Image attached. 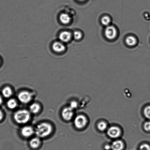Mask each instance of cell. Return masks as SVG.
Masks as SVG:
<instances>
[{
	"instance_id": "obj_1",
	"label": "cell",
	"mask_w": 150,
	"mask_h": 150,
	"mask_svg": "<svg viewBox=\"0 0 150 150\" xmlns=\"http://www.w3.org/2000/svg\"><path fill=\"white\" fill-rule=\"evenodd\" d=\"M52 131V126L49 123H42L38 124L35 132L38 137L44 138L49 136Z\"/></svg>"
},
{
	"instance_id": "obj_2",
	"label": "cell",
	"mask_w": 150,
	"mask_h": 150,
	"mask_svg": "<svg viewBox=\"0 0 150 150\" xmlns=\"http://www.w3.org/2000/svg\"><path fill=\"white\" fill-rule=\"evenodd\" d=\"M30 112L26 110H20L15 113L14 117L16 122L20 124H24L30 120Z\"/></svg>"
},
{
	"instance_id": "obj_3",
	"label": "cell",
	"mask_w": 150,
	"mask_h": 150,
	"mask_svg": "<svg viewBox=\"0 0 150 150\" xmlns=\"http://www.w3.org/2000/svg\"><path fill=\"white\" fill-rule=\"evenodd\" d=\"M87 123V120L84 116L78 115L75 118L74 121L75 126L77 128H83L86 126Z\"/></svg>"
},
{
	"instance_id": "obj_4",
	"label": "cell",
	"mask_w": 150,
	"mask_h": 150,
	"mask_svg": "<svg viewBox=\"0 0 150 150\" xmlns=\"http://www.w3.org/2000/svg\"><path fill=\"white\" fill-rule=\"evenodd\" d=\"M32 95L27 91H23L18 95V98L21 102L23 104H27L32 99Z\"/></svg>"
},
{
	"instance_id": "obj_5",
	"label": "cell",
	"mask_w": 150,
	"mask_h": 150,
	"mask_svg": "<svg viewBox=\"0 0 150 150\" xmlns=\"http://www.w3.org/2000/svg\"><path fill=\"white\" fill-rule=\"evenodd\" d=\"M117 29L114 26H108L105 30V36L109 39H114L117 36Z\"/></svg>"
},
{
	"instance_id": "obj_6",
	"label": "cell",
	"mask_w": 150,
	"mask_h": 150,
	"mask_svg": "<svg viewBox=\"0 0 150 150\" xmlns=\"http://www.w3.org/2000/svg\"><path fill=\"white\" fill-rule=\"evenodd\" d=\"M107 134L110 137L115 139L118 138L121 134V130L119 127L112 126L110 127L107 131Z\"/></svg>"
},
{
	"instance_id": "obj_7",
	"label": "cell",
	"mask_w": 150,
	"mask_h": 150,
	"mask_svg": "<svg viewBox=\"0 0 150 150\" xmlns=\"http://www.w3.org/2000/svg\"><path fill=\"white\" fill-rule=\"evenodd\" d=\"M62 115L63 119L67 121L71 120L73 116V109L70 107L64 108L62 110Z\"/></svg>"
},
{
	"instance_id": "obj_8",
	"label": "cell",
	"mask_w": 150,
	"mask_h": 150,
	"mask_svg": "<svg viewBox=\"0 0 150 150\" xmlns=\"http://www.w3.org/2000/svg\"><path fill=\"white\" fill-rule=\"evenodd\" d=\"M52 49L55 52L61 53L65 50L66 47L61 42H56L53 44Z\"/></svg>"
},
{
	"instance_id": "obj_9",
	"label": "cell",
	"mask_w": 150,
	"mask_h": 150,
	"mask_svg": "<svg viewBox=\"0 0 150 150\" xmlns=\"http://www.w3.org/2000/svg\"><path fill=\"white\" fill-rule=\"evenodd\" d=\"M71 37V33L70 32L64 31L59 34V37L61 42L67 43L70 41Z\"/></svg>"
},
{
	"instance_id": "obj_10",
	"label": "cell",
	"mask_w": 150,
	"mask_h": 150,
	"mask_svg": "<svg viewBox=\"0 0 150 150\" xmlns=\"http://www.w3.org/2000/svg\"><path fill=\"white\" fill-rule=\"evenodd\" d=\"M34 133L33 128L29 126H25L21 130V133L25 137H29L32 136Z\"/></svg>"
},
{
	"instance_id": "obj_11",
	"label": "cell",
	"mask_w": 150,
	"mask_h": 150,
	"mask_svg": "<svg viewBox=\"0 0 150 150\" xmlns=\"http://www.w3.org/2000/svg\"><path fill=\"white\" fill-rule=\"evenodd\" d=\"M59 20L63 24H67L71 21V17L67 13H63L59 16Z\"/></svg>"
},
{
	"instance_id": "obj_12",
	"label": "cell",
	"mask_w": 150,
	"mask_h": 150,
	"mask_svg": "<svg viewBox=\"0 0 150 150\" xmlns=\"http://www.w3.org/2000/svg\"><path fill=\"white\" fill-rule=\"evenodd\" d=\"M111 148L112 150H122L124 148V144L121 141H116L113 142Z\"/></svg>"
},
{
	"instance_id": "obj_13",
	"label": "cell",
	"mask_w": 150,
	"mask_h": 150,
	"mask_svg": "<svg viewBox=\"0 0 150 150\" xmlns=\"http://www.w3.org/2000/svg\"><path fill=\"white\" fill-rule=\"evenodd\" d=\"M41 141L39 137H36L32 139L30 141V145L32 148H37L40 145Z\"/></svg>"
},
{
	"instance_id": "obj_14",
	"label": "cell",
	"mask_w": 150,
	"mask_h": 150,
	"mask_svg": "<svg viewBox=\"0 0 150 150\" xmlns=\"http://www.w3.org/2000/svg\"><path fill=\"white\" fill-rule=\"evenodd\" d=\"M126 42L127 45L129 46H134L136 44L137 40L134 37L130 36L126 38Z\"/></svg>"
},
{
	"instance_id": "obj_15",
	"label": "cell",
	"mask_w": 150,
	"mask_h": 150,
	"mask_svg": "<svg viewBox=\"0 0 150 150\" xmlns=\"http://www.w3.org/2000/svg\"><path fill=\"white\" fill-rule=\"evenodd\" d=\"M40 109V106L36 103H34L32 104L30 107V111L33 114H36L39 112Z\"/></svg>"
},
{
	"instance_id": "obj_16",
	"label": "cell",
	"mask_w": 150,
	"mask_h": 150,
	"mask_svg": "<svg viewBox=\"0 0 150 150\" xmlns=\"http://www.w3.org/2000/svg\"><path fill=\"white\" fill-rule=\"evenodd\" d=\"M2 93L3 95L5 98H9L12 95V91L11 88L8 87H6L3 90Z\"/></svg>"
},
{
	"instance_id": "obj_17",
	"label": "cell",
	"mask_w": 150,
	"mask_h": 150,
	"mask_svg": "<svg viewBox=\"0 0 150 150\" xmlns=\"http://www.w3.org/2000/svg\"><path fill=\"white\" fill-rule=\"evenodd\" d=\"M7 105L9 108L10 109H14L17 107V103L15 100L11 99L8 101Z\"/></svg>"
},
{
	"instance_id": "obj_18",
	"label": "cell",
	"mask_w": 150,
	"mask_h": 150,
	"mask_svg": "<svg viewBox=\"0 0 150 150\" xmlns=\"http://www.w3.org/2000/svg\"><path fill=\"white\" fill-rule=\"evenodd\" d=\"M98 128L101 131H104L107 128V124L106 123L104 122H101L98 123Z\"/></svg>"
},
{
	"instance_id": "obj_19",
	"label": "cell",
	"mask_w": 150,
	"mask_h": 150,
	"mask_svg": "<svg viewBox=\"0 0 150 150\" xmlns=\"http://www.w3.org/2000/svg\"><path fill=\"white\" fill-rule=\"evenodd\" d=\"M111 20L110 17L108 16H105L101 19V21L102 24L104 26H107L109 24Z\"/></svg>"
},
{
	"instance_id": "obj_20",
	"label": "cell",
	"mask_w": 150,
	"mask_h": 150,
	"mask_svg": "<svg viewBox=\"0 0 150 150\" xmlns=\"http://www.w3.org/2000/svg\"><path fill=\"white\" fill-rule=\"evenodd\" d=\"M144 114L146 118L150 120V105L145 107L144 109Z\"/></svg>"
},
{
	"instance_id": "obj_21",
	"label": "cell",
	"mask_w": 150,
	"mask_h": 150,
	"mask_svg": "<svg viewBox=\"0 0 150 150\" xmlns=\"http://www.w3.org/2000/svg\"><path fill=\"white\" fill-rule=\"evenodd\" d=\"M82 36L81 32L79 31H76L74 33V39L76 40H79L82 38Z\"/></svg>"
},
{
	"instance_id": "obj_22",
	"label": "cell",
	"mask_w": 150,
	"mask_h": 150,
	"mask_svg": "<svg viewBox=\"0 0 150 150\" xmlns=\"http://www.w3.org/2000/svg\"><path fill=\"white\" fill-rule=\"evenodd\" d=\"M139 150H150V146L147 144H143L141 145Z\"/></svg>"
},
{
	"instance_id": "obj_23",
	"label": "cell",
	"mask_w": 150,
	"mask_h": 150,
	"mask_svg": "<svg viewBox=\"0 0 150 150\" xmlns=\"http://www.w3.org/2000/svg\"><path fill=\"white\" fill-rule=\"evenodd\" d=\"M144 128L146 131H150V121L146 122L144 124Z\"/></svg>"
},
{
	"instance_id": "obj_24",
	"label": "cell",
	"mask_w": 150,
	"mask_h": 150,
	"mask_svg": "<svg viewBox=\"0 0 150 150\" xmlns=\"http://www.w3.org/2000/svg\"><path fill=\"white\" fill-rule=\"evenodd\" d=\"M77 106V103L75 102V101H73V102H72L71 104H70V107L73 109L74 108H76Z\"/></svg>"
},
{
	"instance_id": "obj_25",
	"label": "cell",
	"mask_w": 150,
	"mask_h": 150,
	"mask_svg": "<svg viewBox=\"0 0 150 150\" xmlns=\"http://www.w3.org/2000/svg\"><path fill=\"white\" fill-rule=\"evenodd\" d=\"M3 117V114L2 112L0 110V121L2 120Z\"/></svg>"
},
{
	"instance_id": "obj_26",
	"label": "cell",
	"mask_w": 150,
	"mask_h": 150,
	"mask_svg": "<svg viewBox=\"0 0 150 150\" xmlns=\"http://www.w3.org/2000/svg\"><path fill=\"white\" fill-rule=\"evenodd\" d=\"M111 148V147L109 145H106L105 146V149L106 150H109Z\"/></svg>"
},
{
	"instance_id": "obj_27",
	"label": "cell",
	"mask_w": 150,
	"mask_h": 150,
	"mask_svg": "<svg viewBox=\"0 0 150 150\" xmlns=\"http://www.w3.org/2000/svg\"><path fill=\"white\" fill-rule=\"evenodd\" d=\"M2 98L0 96V105H1V103H2Z\"/></svg>"
},
{
	"instance_id": "obj_28",
	"label": "cell",
	"mask_w": 150,
	"mask_h": 150,
	"mask_svg": "<svg viewBox=\"0 0 150 150\" xmlns=\"http://www.w3.org/2000/svg\"><path fill=\"white\" fill-rule=\"evenodd\" d=\"M78 1H84L85 0H78Z\"/></svg>"
},
{
	"instance_id": "obj_29",
	"label": "cell",
	"mask_w": 150,
	"mask_h": 150,
	"mask_svg": "<svg viewBox=\"0 0 150 150\" xmlns=\"http://www.w3.org/2000/svg\"><path fill=\"white\" fill-rule=\"evenodd\" d=\"M0 62H1V61H0Z\"/></svg>"
}]
</instances>
